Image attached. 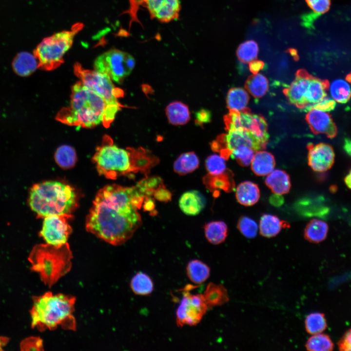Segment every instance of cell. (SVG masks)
<instances>
[{
	"label": "cell",
	"mask_w": 351,
	"mask_h": 351,
	"mask_svg": "<svg viewBox=\"0 0 351 351\" xmlns=\"http://www.w3.org/2000/svg\"><path fill=\"white\" fill-rule=\"evenodd\" d=\"M20 347L22 351H43V340L39 337L30 336L21 342Z\"/></svg>",
	"instance_id": "obj_43"
},
{
	"label": "cell",
	"mask_w": 351,
	"mask_h": 351,
	"mask_svg": "<svg viewBox=\"0 0 351 351\" xmlns=\"http://www.w3.org/2000/svg\"><path fill=\"white\" fill-rule=\"evenodd\" d=\"M8 341V339L7 338L0 336V350H2L1 348L7 343Z\"/></svg>",
	"instance_id": "obj_54"
},
{
	"label": "cell",
	"mask_w": 351,
	"mask_h": 351,
	"mask_svg": "<svg viewBox=\"0 0 351 351\" xmlns=\"http://www.w3.org/2000/svg\"><path fill=\"white\" fill-rule=\"evenodd\" d=\"M145 197L136 185L105 186L97 193L86 216L87 231L111 245L123 244L141 224L138 210Z\"/></svg>",
	"instance_id": "obj_1"
},
{
	"label": "cell",
	"mask_w": 351,
	"mask_h": 351,
	"mask_svg": "<svg viewBox=\"0 0 351 351\" xmlns=\"http://www.w3.org/2000/svg\"><path fill=\"white\" fill-rule=\"evenodd\" d=\"M337 345L340 351H351V328L343 334Z\"/></svg>",
	"instance_id": "obj_48"
},
{
	"label": "cell",
	"mask_w": 351,
	"mask_h": 351,
	"mask_svg": "<svg viewBox=\"0 0 351 351\" xmlns=\"http://www.w3.org/2000/svg\"><path fill=\"white\" fill-rule=\"evenodd\" d=\"M249 96L246 90L234 87L228 91L226 98L227 107L229 111L242 112L249 110L247 105Z\"/></svg>",
	"instance_id": "obj_27"
},
{
	"label": "cell",
	"mask_w": 351,
	"mask_h": 351,
	"mask_svg": "<svg viewBox=\"0 0 351 351\" xmlns=\"http://www.w3.org/2000/svg\"><path fill=\"white\" fill-rule=\"evenodd\" d=\"M275 195H273L272 196V198H271L270 201L271 203H272L273 205H280L283 202L282 200H283V199L282 198L281 195H279L277 198V199H276V195L274 194Z\"/></svg>",
	"instance_id": "obj_52"
},
{
	"label": "cell",
	"mask_w": 351,
	"mask_h": 351,
	"mask_svg": "<svg viewBox=\"0 0 351 351\" xmlns=\"http://www.w3.org/2000/svg\"><path fill=\"white\" fill-rule=\"evenodd\" d=\"M227 131L241 129L249 131L255 137L267 145L269 136L268 124L261 115L252 114L250 110L242 111H229L223 117Z\"/></svg>",
	"instance_id": "obj_11"
},
{
	"label": "cell",
	"mask_w": 351,
	"mask_h": 351,
	"mask_svg": "<svg viewBox=\"0 0 351 351\" xmlns=\"http://www.w3.org/2000/svg\"><path fill=\"white\" fill-rule=\"evenodd\" d=\"M332 97L336 101L345 103L351 98V88L346 81L338 79L333 81L330 87Z\"/></svg>",
	"instance_id": "obj_37"
},
{
	"label": "cell",
	"mask_w": 351,
	"mask_h": 351,
	"mask_svg": "<svg viewBox=\"0 0 351 351\" xmlns=\"http://www.w3.org/2000/svg\"><path fill=\"white\" fill-rule=\"evenodd\" d=\"M12 66L17 74L25 77L32 74L38 68V62L34 54L21 52L15 58Z\"/></svg>",
	"instance_id": "obj_25"
},
{
	"label": "cell",
	"mask_w": 351,
	"mask_h": 351,
	"mask_svg": "<svg viewBox=\"0 0 351 351\" xmlns=\"http://www.w3.org/2000/svg\"><path fill=\"white\" fill-rule=\"evenodd\" d=\"M130 287L133 292L139 295H148L154 290V283L151 278L146 273L139 272L132 278Z\"/></svg>",
	"instance_id": "obj_33"
},
{
	"label": "cell",
	"mask_w": 351,
	"mask_h": 351,
	"mask_svg": "<svg viewBox=\"0 0 351 351\" xmlns=\"http://www.w3.org/2000/svg\"><path fill=\"white\" fill-rule=\"evenodd\" d=\"M309 166L315 172H323L329 170L334 161L333 148L329 144L320 143L307 145Z\"/></svg>",
	"instance_id": "obj_16"
},
{
	"label": "cell",
	"mask_w": 351,
	"mask_h": 351,
	"mask_svg": "<svg viewBox=\"0 0 351 351\" xmlns=\"http://www.w3.org/2000/svg\"><path fill=\"white\" fill-rule=\"evenodd\" d=\"M186 289L176 312V323L178 327L196 325L208 309L203 294H193L188 291V286Z\"/></svg>",
	"instance_id": "obj_12"
},
{
	"label": "cell",
	"mask_w": 351,
	"mask_h": 351,
	"mask_svg": "<svg viewBox=\"0 0 351 351\" xmlns=\"http://www.w3.org/2000/svg\"><path fill=\"white\" fill-rule=\"evenodd\" d=\"M143 204L145 211H153L155 208V202L151 196H146Z\"/></svg>",
	"instance_id": "obj_50"
},
{
	"label": "cell",
	"mask_w": 351,
	"mask_h": 351,
	"mask_svg": "<svg viewBox=\"0 0 351 351\" xmlns=\"http://www.w3.org/2000/svg\"><path fill=\"white\" fill-rule=\"evenodd\" d=\"M199 160L194 152L183 153L175 160L173 168L174 171L180 175H185L193 172L199 166Z\"/></svg>",
	"instance_id": "obj_31"
},
{
	"label": "cell",
	"mask_w": 351,
	"mask_h": 351,
	"mask_svg": "<svg viewBox=\"0 0 351 351\" xmlns=\"http://www.w3.org/2000/svg\"><path fill=\"white\" fill-rule=\"evenodd\" d=\"M120 109L79 81L72 87L69 105L61 109L56 119L70 126L90 128L102 124L108 128Z\"/></svg>",
	"instance_id": "obj_2"
},
{
	"label": "cell",
	"mask_w": 351,
	"mask_h": 351,
	"mask_svg": "<svg viewBox=\"0 0 351 351\" xmlns=\"http://www.w3.org/2000/svg\"><path fill=\"white\" fill-rule=\"evenodd\" d=\"M335 100L329 97H326L320 102L312 106L310 109L312 108H316L325 112H328L333 110L335 108Z\"/></svg>",
	"instance_id": "obj_45"
},
{
	"label": "cell",
	"mask_w": 351,
	"mask_h": 351,
	"mask_svg": "<svg viewBox=\"0 0 351 351\" xmlns=\"http://www.w3.org/2000/svg\"><path fill=\"white\" fill-rule=\"evenodd\" d=\"M72 251L67 242L60 245L41 244L32 249L28 260L31 270L39 273L43 283L51 287L72 267Z\"/></svg>",
	"instance_id": "obj_5"
},
{
	"label": "cell",
	"mask_w": 351,
	"mask_h": 351,
	"mask_svg": "<svg viewBox=\"0 0 351 351\" xmlns=\"http://www.w3.org/2000/svg\"><path fill=\"white\" fill-rule=\"evenodd\" d=\"M206 239L214 245L219 244L226 239L228 234L226 224L222 221H214L206 223L204 227Z\"/></svg>",
	"instance_id": "obj_30"
},
{
	"label": "cell",
	"mask_w": 351,
	"mask_h": 351,
	"mask_svg": "<svg viewBox=\"0 0 351 351\" xmlns=\"http://www.w3.org/2000/svg\"><path fill=\"white\" fill-rule=\"evenodd\" d=\"M344 182L346 186L351 190V169L344 178Z\"/></svg>",
	"instance_id": "obj_53"
},
{
	"label": "cell",
	"mask_w": 351,
	"mask_h": 351,
	"mask_svg": "<svg viewBox=\"0 0 351 351\" xmlns=\"http://www.w3.org/2000/svg\"><path fill=\"white\" fill-rule=\"evenodd\" d=\"M166 114L169 122L174 125L186 124L190 120L188 107L180 101H173L167 106Z\"/></svg>",
	"instance_id": "obj_26"
},
{
	"label": "cell",
	"mask_w": 351,
	"mask_h": 351,
	"mask_svg": "<svg viewBox=\"0 0 351 351\" xmlns=\"http://www.w3.org/2000/svg\"><path fill=\"white\" fill-rule=\"evenodd\" d=\"M205 167L208 173L212 175H218L227 170L226 159L216 154L208 156L205 160Z\"/></svg>",
	"instance_id": "obj_41"
},
{
	"label": "cell",
	"mask_w": 351,
	"mask_h": 351,
	"mask_svg": "<svg viewBox=\"0 0 351 351\" xmlns=\"http://www.w3.org/2000/svg\"><path fill=\"white\" fill-rule=\"evenodd\" d=\"M275 166L274 156L263 150L255 152L251 163L252 171L258 176H267L273 170Z\"/></svg>",
	"instance_id": "obj_22"
},
{
	"label": "cell",
	"mask_w": 351,
	"mask_h": 351,
	"mask_svg": "<svg viewBox=\"0 0 351 351\" xmlns=\"http://www.w3.org/2000/svg\"><path fill=\"white\" fill-rule=\"evenodd\" d=\"M305 347L310 351H331L333 349L334 344L328 335L320 333L310 337Z\"/></svg>",
	"instance_id": "obj_35"
},
{
	"label": "cell",
	"mask_w": 351,
	"mask_h": 351,
	"mask_svg": "<svg viewBox=\"0 0 351 351\" xmlns=\"http://www.w3.org/2000/svg\"><path fill=\"white\" fill-rule=\"evenodd\" d=\"M145 8L152 19L162 23L177 20L181 9V0H136Z\"/></svg>",
	"instance_id": "obj_14"
},
{
	"label": "cell",
	"mask_w": 351,
	"mask_h": 351,
	"mask_svg": "<svg viewBox=\"0 0 351 351\" xmlns=\"http://www.w3.org/2000/svg\"><path fill=\"white\" fill-rule=\"evenodd\" d=\"M249 64V69L253 74L258 73L259 71L263 69L264 66L263 61L256 59L252 61Z\"/></svg>",
	"instance_id": "obj_49"
},
{
	"label": "cell",
	"mask_w": 351,
	"mask_h": 351,
	"mask_svg": "<svg viewBox=\"0 0 351 351\" xmlns=\"http://www.w3.org/2000/svg\"><path fill=\"white\" fill-rule=\"evenodd\" d=\"M153 195L156 200L166 203L171 200L172 195L171 192L167 189L164 185L157 189Z\"/></svg>",
	"instance_id": "obj_46"
},
{
	"label": "cell",
	"mask_w": 351,
	"mask_h": 351,
	"mask_svg": "<svg viewBox=\"0 0 351 351\" xmlns=\"http://www.w3.org/2000/svg\"><path fill=\"white\" fill-rule=\"evenodd\" d=\"M308 6L317 15L327 12L330 9L331 0H305Z\"/></svg>",
	"instance_id": "obj_44"
},
{
	"label": "cell",
	"mask_w": 351,
	"mask_h": 351,
	"mask_svg": "<svg viewBox=\"0 0 351 351\" xmlns=\"http://www.w3.org/2000/svg\"><path fill=\"white\" fill-rule=\"evenodd\" d=\"M204 195L199 191L192 190L184 193L179 200L181 210L188 215L199 214L206 205Z\"/></svg>",
	"instance_id": "obj_19"
},
{
	"label": "cell",
	"mask_w": 351,
	"mask_h": 351,
	"mask_svg": "<svg viewBox=\"0 0 351 351\" xmlns=\"http://www.w3.org/2000/svg\"><path fill=\"white\" fill-rule=\"evenodd\" d=\"M312 77L306 70H298L294 79L283 90L289 102L299 109L307 107V98Z\"/></svg>",
	"instance_id": "obj_15"
},
{
	"label": "cell",
	"mask_w": 351,
	"mask_h": 351,
	"mask_svg": "<svg viewBox=\"0 0 351 351\" xmlns=\"http://www.w3.org/2000/svg\"><path fill=\"white\" fill-rule=\"evenodd\" d=\"M71 214H54L44 218L40 236L46 243L60 245L67 243L72 229L68 223Z\"/></svg>",
	"instance_id": "obj_13"
},
{
	"label": "cell",
	"mask_w": 351,
	"mask_h": 351,
	"mask_svg": "<svg viewBox=\"0 0 351 351\" xmlns=\"http://www.w3.org/2000/svg\"><path fill=\"white\" fill-rule=\"evenodd\" d=\"M237 227L246 238H254L257 235L258 225L254 220L249 217L241 216L238 220Z\"/></svg>",
	"instance_id": "obj_42"
},
{
	"label": "cell",
	"mask_w": 351,
	"mask_h": 351,
	"mask_svg": "<svg viewBox=\"0 0 351 351\" xmlns=\"http://www.w3.org/2000/svg\"><path fill=\"white\" fill-rule=\"evenodd\" d=\"M186 273L191 282L199 285L204 282L209 277L210 268L202 261L194 259L188 262L186 267Z\"/></svg>",
	"instance_id": "obj_29"
},
{
	"label": "cell",
	"mask_w": 351,
	"mask_h": 351,
	"mask_svg": "<svg viewBox=\"0 0 351 351\" xmlns=\"http://www.w3.org/2000/svg\"><path fill=\"white\" fill-rule=\"evenodd\" d=\"M347 80H348L350 82H351V74H350L347 76Z\"/></svg>",
	"instance_id": "obj_56"
},
{
	"label": "cell",
	"mask_w": 351,
	"mask_h": 351,
	"mask_svg": "<svg viewBox=\"0 0 351 351\" xmlns=\"http://www.w3.org/2000/svg\"><path fill=\"white\" fill-rule=\"evenodd\" d=\"M245 87L254 97L260 98L267 92L269 81L267 78L261 74H253L247 79Z\"/></svg>",
	"instance_id": "obj_32"
},
{
	"label": "cell",
	"mask_w": 351,
	"mask_h": 351,
	"mask_svg": "<svg viewBox=\"0 0 351 351\" xmlns=\"http://www.w3.org/2000/svg\"><path fill=\"white\" fill-rule=\"evenodd\" d=\"M74 68L75 75L85 86L100 95L109 105L121 109L125 107L118 100L123 97V91L116 87L109 76L95 70L84 69L79 63Z\"/></svg>",
	"instance_id": "obj_8"
},
{
	"label": "cell",
	"mask_w": 351,
	"mask_h": 351,
	"mask_svg": "<svg viewBox=\"0 0 351 351\" xmlns=\"http://www.w3.org/2000/svg\"><path fill=\"white\" fill-rule=\"evenodd\" d=\"M28 202L39 217L54 214H71L77 208L78 196L70 185L58 181H46L35 184Z\"/></svg>",
	"instance_id": "obj_4"
},
{
	"label": "cell",
	"mask_w": 351,
	"mask_h": 351,
	"mask_svg": "<svg viewBox=\"0 0 351 351\" xmlns=\"http://www.w3.org/2000/svg\"><path fill=\"white\" fill-rule=\"evenodd\" d=\"M32 298L33 305L30 311L32 328L43 332L55 330L59 326L65 330H76V320L73 314L76 297L47 292Z\"/></svg>",
	"instance_id": "obj_3"
},
{
	"label": "cell",
	"mask_w": 351,
	"mask_h": 351,
	"mask_svg": "<svg viewBox=\"0 0 351 351\" xmlns=\"http://www.w3.org/2000/svg\"><path fill=\"white\" fill-rule=\"evenodd\" d=\"M195 123L196 124L202 127L204 123L211 121L212 115L210 111L202 109L198 110L195 114Z\"/></svg>",
	"instance_id": "obj_47"
},
{
	"label": "cell",
	"mask_w": 351,
	"mask_h": 351,
	"mask_svg": "<svg viewBox=\"0 0 351 351\" xmlns=\"http://www.w3.org/2000/svg\"><path fill=\"white\" fill-rule=\"evenodd\" d=\"M306 120L311 131L315 134H323L332 138L337 133V129L331 115L325 111L316 108L309 110Z\"/></svg>",
	"instance_id": "obj_17"
},
{
	"label": "cell",
	"mask_w": 351,
	"mask_h": 351,
	"mask_svg": "<svg viewBox=\"0 0 351 351\" xmlns=\"http://www.w3.org/2000/svg\"><path fill=\"white\" fill-rule=\"evenodd\" d=\"M57 163L63 169L73 167L77 161V155L75 149L70 146L63 145L59 146L55 154Z\"/></svg>",
	"instance_id": "obj_34"
},
{
	"label": "cell",
	"mask_w": 351,
	"mask_h": 351,
	"mask_svg": "<svg viewBox=\"0 0 351 351\" xmlns=\"http://www.w3.org/2000/svg\"><path fill=\"white\" fill-rule=\"evenodd\" d=\"M266 186L275 195H283L289 192L291 183L289 174L285 171L275 169L269 174L265 180Z\"/></svg>",
	"instance_id": "obj_20"
},
{
	"label": "cell",
	"mask_w": 351,
	"mask_h": 351,
	"mask_svg": "<svg viewBox=\"0 0 351 351\" xmlns=\"http://www.w3.org/2000/svg\"><path fill=\"white\" fill-rule=\"evenodd\" d=\"M258 53V46L254 40H248L241 43L236 50L238 59L244 63H249L256 59Z\"/></svg>",
	"instance_id": "obj_38"
},
{
	"label": "cell",
	"mask_w": 351,
	"mask_h": 351,
	"mask_svg": "<svg viewBox=\"0 0 351 351\" xmlns=\"http://www.w3.org/2000/svg\"><path fill=\"white\" fill-rule=\"evenodd\" d=\"M328 229V225L325 221L318 219H312L305 228L304 238L312 243H320L326 239Z\"/></svg>",
	"instance_id": "obj_28"
},
{
	"label": "cell",
	"mask_w": 351,
	"mask_h": 351,
	"mask_svg": "<svg viewBox=\"0 0 351 351\" xmlns=\"http://www.w3.org/2000/svg\"><path fill=\"white\" fill-rule=\"evenodd\" d=\"M163 185V180L157 176H147L136 184L139 192L145 196L153 195L154 192Z\"/></svg>",
	"instance_id": "obj_39"
},
{
	"label": "cell",
	"mask_w": 351,
	"mask_h": 351,
	"mask_svg": "<svg viewBox=\"0 0 351 351\" xmlns=\"http://www.w3.org/2000/svg\"><path fill=\"white\" fill-rule=\"evenodd\" d=\"M260 195L258 186L250 181H245L238 185L235 189V197L240 204L251 206L256 203Z\"/></svg>",
	"instance_id": "obj_21"
},
{
	"label": "cell",
	"mask_w": 351,
	"mask_h": 351,
	"mask_svg": "<svg viewBox=\"0 0 351 351\" xmlns=\"http://www.w3.org/2000/svg\"><path fill=\"white\" fill-rule=\"evenodd\" d=\"M133 57L128 53L117 49H112L99 55L94 62V70L105 74L117 83L132 71L135 65Z\"/></svg>",
	"instance_id": "obj_9"
},
{
	"label": "cell",
	"mask_w": 351,
	"mask_h": 351,
	"mask_svg": "<svg viewBox=\"0 0 351 351\" xmlns=\"http://www.w3.org/2000/svg\"><path fill=\"white\" fill-rule=\"evenodd\" d=\"M203 295L208 309L221 306L229 300L227 289L222 284L209 283Z\"/></svg>",
	"instance_id": "obj_24"
},
{
	"label": "cell",
	"mask_w": 351,
	"mask_h": 351,
	"mask_svg": "<svg viewBox=\"0 0 351 351\" xmlns=\"http://www.w3.org/2000/svg\"><path fill=\"white\" fill-rule=\"evenodd\" d=\"M343 149L348 156L351 157V139L349 138H345Z\"/></svg>",
	"instance_id": "obj_51"
},
{
	"label": "cell",
	"mask_w": 351,
	"mask_h": 351,
	"mask_svg": "<svg viewBox=\"0 0 351 351\" xmlns=\"http://www.w3.org/2000/svg\"><path fill=\"white\" fill-rule=\"evenodd\" d=\"M203 182L214 196L218 195L220 190L229 193L233 191L235 188L234 174L228 169L218 175L208 173L203 177Z\"/></svg>",
	"instance_id": "obj_18"
},
{
	"label": "cell",
	"mask_w": 351,
	"mask_h": 351,
	"mask_svg": "<svg viewBox=\"0 0 351 351\" xmlns=\"http://www.w3.org/2000/svg\"><path fill=\"white\" fill-rule=\"evenodd\" d=\"M289 226L287 222L280 219L277 216L266 214L260 218L259 233L264 237L271 238L278 234L283 228Z\"/></svg>",
	"instance_id": "obj_23"
},
{
	"label": "cell",
	"mask_w": 351,
	"mask_h": 351,
	"mask_svg": "<svg viewBox=\"0 0 351 351\" xmlns=\"http://www.w3.org/2000/svg\"><path fill=\"white\" fill-rule=\"evenodd\" d=\"M306 332L312 335L322 333L327 327L325 314L315 312L308 314L305 320Z\"/></svg>",
	"instance_id": "obj_36"
},
{
	"label": "cell",
	"mask_w": 351,
	"mask_h": 351,
	"mask_svg": "<svg viewBox=\"0 0 351 351\" xmlns=\"http://www.w3.org/2000/svg\"><path fill=\"white\" fill-rule=\"evenodd\" d=\"M227 132V134L218 136L211 143L212 150L219 153L220 155L226 160L231 156L232 151L239 146H247L255 152L266 148V144L260 141L249 131L238 129Z\"/></svg>",
	"instance_id": "obj_10"
},
{
	"label": "cell",
	"mask_w": 351,
	"mask_h": 351,
	"mask_svg": "<svg viewBox=\"0 0 351 351\" xmlns=\"http://www.w3.org/2000/svg\"><path fill=\"white\" fill-rule=\"evenodd\" d=\"M289 52H290L291 54L295 58L297 57V55L296 54V51L295 50L293 49H289Z\"/></svg>",
	"instance_id": "obj_55"
},
{
	"label": "cell",
	"mask_w": 351,
	"mask_h": 351,
	"mask_svg": "<svg viewBox=\"0 0 351 351\" xmlns=\"http://www.w3.org/2000/svg\"><path fill=\"white\" fill-rule=\"evenodd\" d=\"M255 151L251 148L245 146H239L234 149L231 156L240 166L246 167L251 164Z\"/></svg>",
	"instance_id": "obj_40"
},
{
	"label": "cell",
	"mask_w": 351,
	"mask_h": 351,
	"mask_svg": "<svg viewBox=\"0 0 351 351\" xmlns=\"http://www.w3.org/2000/svg\"><path fill=\"white\" fill-rule=\"evenodd\" d=\"M92 160L99 174L108 179H116L121 176L136 173L134 148L118 147L107 135L103 137Z\"/></svg>",
	"instance_id": "obj_6"
},
{
	"label": "cell",
	"mask_w": 351,
	"mask_h": 351,
	"mask_svg": "<svg viewBox=\"0 0 351 351\" xmlns=\"http://www.w3.org/2000/svg\"><path fill=\"white\" fill-rule=\"evenodd\" d=\"M82 27V23H76L70 30L59 32L43 39L34 51L38 68L50 71L59 66L63 62L64 55L72 46L75 36Z\"/></svg>",
	"instance_id": "obj_7"
}]
</instances>
